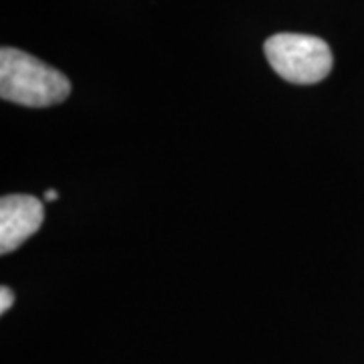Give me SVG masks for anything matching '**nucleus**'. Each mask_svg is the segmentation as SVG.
<instances>
[{"instance_id": "nucleus-1", "label": "nucleus", "mask_w": 364, "mask_h": 364, "mask_svg": "<svg viewBox=\"0 0 364 364\" xmlns=\"http://www.w3.org/2000/svg\"><path fill=\"white\" fill-rule=\"evenodd\" d=\"M69 79L37 57L14 47L0 51V97L26 107H49L65 102Z\"/></svg>"}, {"instance_id": "nucleus-2", "label": "nucleus", "mask_w": 364, "mask_h": 364, "mask_svg": "<svg viewBox=\"0 0 364 364\" xmlns=\"http://www.w3.org/2000/svg\"><path fill=\"white\" fill-rule=\"evenodd\" d=\"M263 49L273 71L298 85H312L322 81L334 65L330 45L312 35L277 33L265 41Z\"/></svg>"}, {"instance_id": "nucleus-3", "label": "nucleus", "mask_w": 364, "mask_h": 364, "mask_svg": "<svg viewBox=\"0 0 364 364\" xmlns=\"http://www.w3.org/2000/svg\"><path fill=\"white\" fill-rule=\"evenodd\" d=\"M45 208L37 196L9 195L0 200V253L6 255L21 247L39 231Z\"/></svg>"}, {"instance_id": "nucleus-5", "label": "nucleus", "mask_w": 364, "mask_h": 364, "mask_svg": "<svg viewBox=\"0 0 364 364\" xmlns=\"http://www.w3.org/2000/svg\"><path fill=\"white\" fill-rule=\"evenodd\" d=\"M57 196H59L57 191H47V193H45V198H47V200H55Z\"/></svg>"}, {"instance_id": "nucleus-4", "label": "nucleus", "mask_w": 364, "mask_h": 364, "mask_svg": "<svg viewBox=\"0 0 364 364\" xmlns=\"http://www.w3.org/2000/svg\"><path fill=\"white\" fill-rule=\"evenodd\" d=\"M13 304H14L13 289H9L6 286H2V289H0V314L9 312Z\"/></svg>"}]
</instances>
